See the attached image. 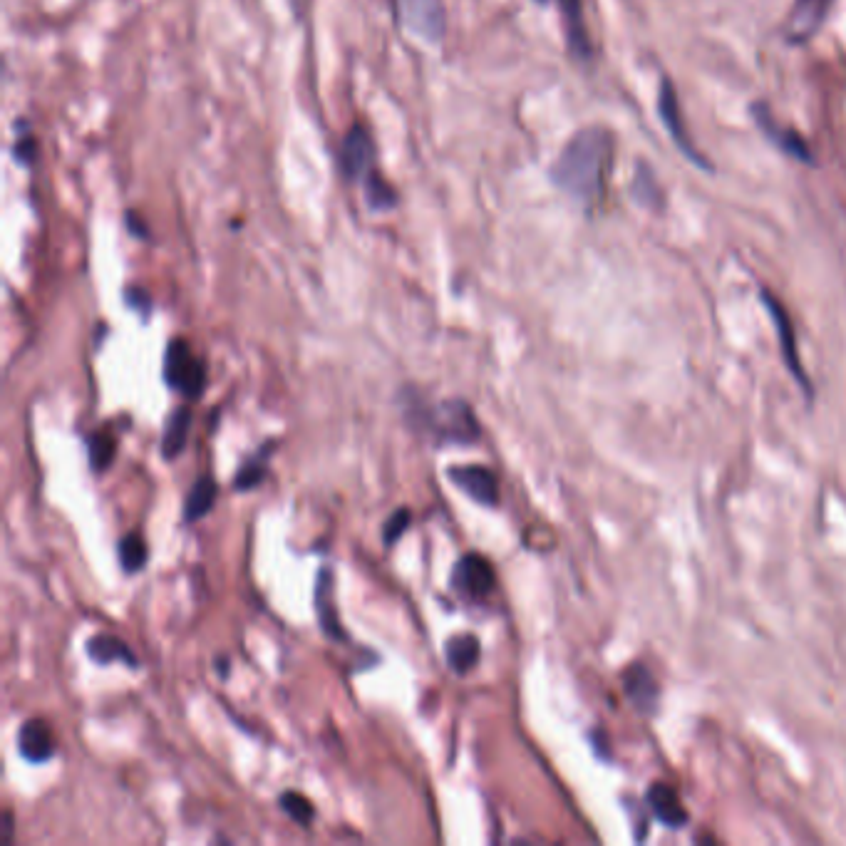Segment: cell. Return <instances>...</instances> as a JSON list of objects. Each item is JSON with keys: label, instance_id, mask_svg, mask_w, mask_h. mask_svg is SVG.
Wrapping results in <instances>:
<instances>
[{"label": "cell", "instance_id": "obj_2", "mask_svg": "<svg viewBox=\"0 0 846 846\" xmlns=\"http://www.w3.org/2000/svg\"><path fill=\"white\" fill-rule=\"evenodd\" d=\"M425 425L437 440L450 445H472L479 440V422L464 400L437 402L427 410Z\"/></svg>", "mask_w": 846, "mask_h": 846}, {"label": "cell", "instance_id": "obj_14", "mask_svg": "<svg viewBox=\"0 0 846 846\" xmlns=\"http://www.w3.org/2000/svg\"><path fill=\"white\" fill-rule=\"evenodd\" d=\"M316 611L323 633H326L328 638H333V641H345V631L343 626H340L333 603V574H330L328 569H323L321 576L316 579Z\"/></svg>", "mask_w": 846, "mask_h": 846}, {"label": "cell", "instance_id": "obj_10", "mask_svg": "<svg viewBox=\"0 0 846 846\" xmlns=\"http://www.w3.org/2000/svg\"><path fill=\"white\" fill-rule=\"evenodd\" d=\"M18 750L33 765H43L55 755V737L53 730L45 720L23 722L18 732Z\"/></svg>", "mask_w": 846, "mask_h": 846}, {"label": "cell", "instance_id": "obj_26", "mask_svg": "<svg viewBox=\"0 0 846 846\" xmlns=\"http://www.w3.org/2000/svg\"><path fill=\"white\" fill-rule=\"evenodd\" d=\"M278 807H281L293 822L301 824V827H308V824L316 819V809H313L311 799L298 792H283L281 799H278Z\"/></svg>", "mask_w": 846, "mask_h": 846}, {"label": "cell", "instance_id": "obj_30", "mask_svg": "<svg viewBox=\"0 0 846 846\" xmlns=\"http://www.w3.org/2000/svg\"><path fill=\"white\" fill-rule=\"evenodd\" d=\"M10 834H13V814L5 812V839H3V844L10 842Z\"/></svg>", "mask_w": 846, "mask_h": 846}, {"label": "cell", "instance_id": "obj_5", "mask_svg": "<svg viewBox=\"0 0 846 846\" xmlns=\"http://www.w3.org/2000/svg\"><path fill=\"white\" fill-rule=\"evenodd\" d=\"M395 18L402 28L425 43H442L447 33V13L442 0H395Z\"/></svg>", "mask_w": 846, "mask_h": 846}, {"label": "cell", "instance_id": "obj_25", "mask_svg": "<svg viewBox=\"0 0 846 846\" xmlns=\"http://www.w3.org/2000/svg\"><path fill=\"white\" fill-rule=\"evenodd\" d=\"M87 455H90V467L95 472H105L117 455V440L110 432H97L87 442Z\"/></svg>", "mask_w": 846, "mask_h": 846}, {"label": "cell", "instance_id": "obj_20", "mask_svg": "<svg viewBox=\"0 0 846 846\" xmlns=\"http://www.w3.org/2000/svg\"><path fill=\"white\" fill-rule=\"evenodd\" d=\"M623 685H626L623 690H626L628 698L641 710H651L653 705L658 703V685H655L653 675L648 673V668H643V665H636V668L628 670Z\"/></svg>", "mask_w": 846, "mask_h": 846}, {"label": "cell", "instance_id": "obj_6", "mask_svg": "<svg viewBox=\"0 0 846 846\" xmlns=\"http://www.w3.org/2000/svg\"><path fill=\"white\" fill-rule=\"evenodd\" d=\"M447 477H450V482L455 484L459 492H464L477 504L497 507L499 482L489 467H484V464H452L447 469Z\"/></svg>", "mask_w": 846, "mask_h": 846}, {"label": "cell", "instance_id": "obj_19", "mask_svg": "<svg viewBox=\"0 0 846 846\" xmlns=\"http://www.w3.org/2000/svg\"><path fill=\"white\" fill-rule=\"evenodd\" d=\"M479 641L472 636V633H459V636L450 638L445 646L447 665L459 675L469 673L474 665L479 663Z\"/></svg>", "mask_w": 846, "mask_h": 846}, {"label": "cell", "instance_id": "obj_3", "mask_svg": "<svg viewBox=\"0 0 846 846\" xmlns=\"http://www.w3.org/2000/svg\"><path fill=\"white\" fill-rule=\"evenodd\" d=\"M338 169L348 182L363 184L365 179L373 177L378 169V147L363 122H355L348 132H345L343 142L338 147Z\"/></svg>", "mask_w": 846, "mask_h": 846}, {"label": "cell", "instance_id": "obj_22", "mask_svg": "<svg viewBox=\"0 0 846 846\" xmlns=\"http://www.w3.org/2000/svg\"><path fill=\"white\" fill-rule=\"evenodd\" d=\"M117 554H120L122 569H125L127 574H137V571H142L144 566H147V541H144V536L139 534V531H130V534H125L120 539Z\"/></svg>", "mask_w": 846, "mask_h": 846}, {"label": "cell", "instance_id": "obj_16", "mask_svg": "<svg viewBox=\"0 0 846 846\" xmlns=\"http://www.w3.org/2000/svg\"><path fill=\"white\" fill-rule=\"evenodd\" d=\"M87 655L92 663L110 665V663H127L130 668H137V658H134L130 646L122 638L110 636V633H100L87 641Z\"/></svg>", "mask_w": 846, "mask_h": 846}, {"label": "cell", "instance_id": "obj_32", "mask_svg": "<svg viewBox=\"0 0 846 846\" xmlns=\"http://www.w3.org/2000/svg\"><path fill=\"white\" fill-rule=\"evenodd\" d=\"M536 3H541V5H544V3H546V0H536Z\"/></svg>", "mask_w": 846, "mask_h": 846}, {"label": "cell", "instance_id": "obj_7", "mask_svg": "<svg viewBox=\"0 0 846 846\" xmlns=\"http://www.w3.org/2000/svg\"><path fill=\"white\" fill-rule=\"evenodd\" d=\"M494 576L492 564L482 554H464L452 569V588L469 598H484L492 593Z\"/></svg>", "mask_w": 846, "mask_h": 846}, {"label": "cell", "instance_id": "obj_23", "mask_svg": "<svg viewBox=\"0 0 846 846\" xmlns=\"http://www.w3.org/2000/svg\"><path fill=\"white\" fill-rule=\"evenodd\" d=\"M268 457H271V450H268V447H261V452H256L254 457H249L244 464H241L239 474H236L234 479L236 492H251V489L259 487L263 479H266Z\"/></svg>", "mask_w": 846, "mask_h": 846}, {"label": "cell", "instance_id": "obj_31", "mask_svg": "<svg viewBox=\"0 0 846 846\" xmlns=\"http://www.w3.org/2000/svg\"><path fill=\"white\" fill-rule=\"evenodd\" d=\"M636 184H641V187H646V184H643V179H641V177H638V179H636ZM651 187H655V182H653V179H651V184H648V189H651ZM641 201H643V204H651V196H648V192L641 196Z\"/></svg>", "mask_w": 846, "mask_h": 846}, {"label": "cell", "instance_id": "obj_1", "mask_svg": "<svg viewBox=\"0 0 846 846\" xmlns=\"http://www.w3.org/2000/svg\"><path fill=\"white\" fill-rule=\"evenodd\" d=\"M613 169V134L606 127H584L566 142L551 167V182L586 209L603 204Z\"/></svg>", "mask_w": 846, "mask_h": 846}, {"label": "cell", "instance_id": "obj_15", "mask_svg": "<svg viewBox=\"0 0 846 846\" xmlns=\"http://www.w3.org/2000/svg\"><path fill=\"white\" fill-rule=\"evenodd\" d=\"M648 804H651V812L668 827L680 829L685 822H688V812L680 804L678 792L668 784H653L651 792H648Z\"/></svg>", "mask_w": 846, "mask_h": 846}, {"label": "cell", "instance_id": "obj_12", "mask_svg": "<svg viewBox=\"0 0 846 846\" xmlns=\"http://www.w3.org/2000/svg\"><path fill=\"white\" fill-rule=\"evenodd\" d=\"M755 117H757V125H760V130L765 132L767 137H770L772 142L777 144V147L784 149V152H787L789 157L799 159V162L812 164V154H809L807 142H804V139L799 137V134H794L792 130H787V127L777 125V120L770 115V110H767L765 105H757L755 107Z\"/></svg>", "mask_w": 846, "mask_h": 846}, {"label": "cell", "instance_id": "obj_13", "mask_svg": "<svg viewBox=\"0 0 846 846\" xmlns=\"http://www.w3.org/2000/svg\"><path fill=\"white\" fill-rule=\"evenodd\" d=\"M762 301H765V306L770 308V316L772 321H775L777 333H780L782 353H784V360H787L789 370H792V375L799 380V383H807V378L802 375V368H799L797 345H794V330H792V321H789L787 316V308H784L770 291H762Z\"/></svg>", "mask_w": 846, "mask_h": 846}, {"label": "cell", "instance_id": "obj_8", "mask_svg": "<svg viewBox=\"0 0 846 846\" xmlns=\"http://www.w3.org/2000/svg\"><path fill=\"white\" fill-rule=\"evenodd\" d=\"M832 3L834 0H794L787 20H784V35H787L789 43L799 45L814 38L827 20Z\"/></svg>", "mask_w": 846, "mask_h": 846}, {"label": "cell", "instance_id": "obj_24", "mask_svg": "<svg viewBox=\"0 0 846 846\" xmlns=\"http://www.w3.org/2000/svg\"><path fill=\"white\" fill-rule=\"evenodd\" d=\"M15 132H18V137H15L13 142V159L20 164V167H33L35 159H38L40 154L38 137H35L33 130H30L28 120L15 122Z\"/></svg>", "mask_w": 846, "mask_h": 846}, {"label": "cell", "instance_id": "obj_18", "mask_svg": "<svg viewBox=\"0 0 846 846\" xmlns=\"http://www.w3.org/2000/svg\"><path fill=\"white\" fill-rule=\"evenodd\" d=\"M216 494H219V487H216V482L209 477V474L196 479L194 487L189 489L187 499H184V519L187 521L204 519L206 514L214 509Z\"/></svg>", "mask_w": 846, "mask_h": 846}, {"label": "cell", "instance_id": "obj_27", "mask_svg": "<svg viewBox=\"0 0 846 846\" xmlns=\"http://www.w3.org/2000/svg\"><path fill=\"white\" fill-rule=\"evenodd\" d=\"M410 512H407V509H397V512H392L390 514V519L385 521V526H383V541L388 546H392L395 544L397 539H400L402 534H405V529L407 526H410Z\"/></svg>", "mask_w": 846, "mask_h": 846}, {"label": "cell", "instance_id": "obj_9", "mask_svg": "<svg viewBox=\"0 0 846 846\" xmlns=\"http://www.w3.org/2000/svg\"><path fill=\"white\" fill-rule=\"evenodd\" d=\"M658 112H660V120H663L665 130H668L670 137L675 139V144H678V147L683 149V152L688 154V157L693 159L695 164L705 167V164H708V162H703V157H700V154L695 152L693 139H690L688 130H685L683 112H680V105H678V95H675V90H673V85H670V80L660 82V90H658Z\"/></svg>", "mask_w": 846, "mask_h": 846}, {"label": "cell", "instance_id": "obj_11", "mask_svg": "<svg viewBox=\"0 0 846 846\" xmlns=\"http://www.w3.org/2000/svg\"><path fill=\"white\" fill-rule=\"evenodd\" d=\"M564 18L566 40H569V50L574 58L588 60L591 58V40H588L586 20H584V3L581 0H556Z\"/></svg>", "mask_w": 846, "mask_h": 846}, {"label": "cell", "instance_id": "obj_17", "mask_svg": "<svg viewBox=\"0 0 846 846\" xmlns=\"http://www.w3.org/2000/svg\"><path fill=\"white\" fill-rule=\"evenodd\" d=\"M189 427H192V412H189L187 407H177V410L169 415L167 430H164L162 437L164 459H174L182 455L189 440Z\"/></svg>", "mask_w": 846, "mask_h": 846}, {"label": "cell", "instance_id": "obj_4", "mask_svg": "<svg viewBox=\"0 0 846 846\" xmlns=\"http://www.w3.org/2000/svg\"><path fill=\"white\" fill-rule=\"evenodd\" d=\"M164 380L184 397H199L206 388V365L184 338H174L164 353Z\"/></svg>", "mask_w": 846, "mask_h": 846}, {"label": "cell", "instance_id": "obj_29", "mask_svg": "<svg viewBox=\"0 0 846 846\" xmlns=\"http://www.w3.org/2000/svg\"><path fill=\"white\" fill-rule=\"evenodd\" d=\"M125 224H127V231H130L134 239L139 241L152 239V231H149L147 221H144L137 211H125Z\"/></svg>", "mask_w": 846, "mask_h": 846}, {"label": "cell", "instance_id": "obj_28", "mask_svg": "<svg viewBox=\"0 0 846 846\" xmlns=\"http://www.w3.org/2000/svg\"><path fill=\"white\" fill-rule=\"evenodd\" d=\"M125 301H127V306L132 308V311L142 313V316H149V313H152V296H149L144 288H139V286L127 288Z\"/></svg>", "mask_w": 846, "mask_h": 846}, {"label": "cell", "instance_id": "obj_21", "mask_svg": "<svg viewBox=\"0 0 846 846\" xmlns=\"http://www.w3.org/2000/svg\"><path fill=\"white\" fill-rule=\"evenodd\" d=\"M360 189H363L365 204H368L370 211L385 214V211H392L400 204V194H397V189L383 177V172H375L373 177L365 179V182L360 184Z\"/></svg>", "mask_w": 846, "mask_h": 846}]
</instances>
